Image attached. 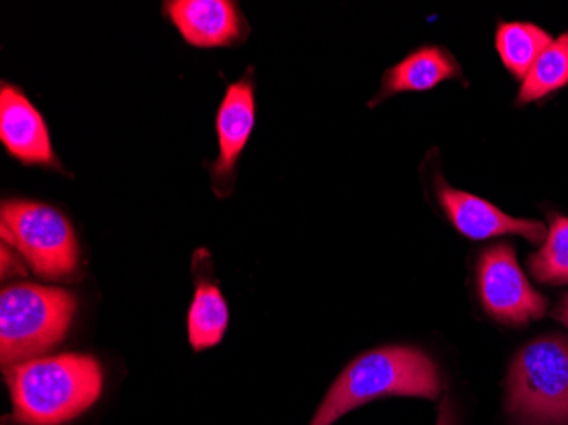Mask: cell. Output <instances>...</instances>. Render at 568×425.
Returning <instances> with one entry per match:
<instances>
[{
	"mask_svg": "<svg viewBox=\"0 0 568 425\" xmlns=\"http://www.w3.org/2000/svg\"><path fill=\"white\" fill-rule=\"evenodd\" d=\"M507 412L514 425H568V338L529 342L510 364Z\"/></svg>",
	"mask_w": 568,
	"mask_h": 425,
	"instance_id": "obj_4",
	"label": "cell"
},
{
	"mask_svg": "<svg viewBox=\"0 0 568 425\" xmlns=\"http://www.w3.org/2000/svg\"><path fill=\"white\" fill-rule=\"evenodd\" d=\"M0 235L41 280L70 281L79 270L81 249L75 232L57 208L6 200L0 208Z\"/></svg>",
	"mask_w": 568,
	"mask_h": 425,
	"instance_id": "obj_5",
	"label": "cell"
},
{
	"mask_svg": "<svg viewBox=\"0 0 568 425\" xmlns=\"http://www.w3.org/2000/svg\"><path fill=\"white\" fill-rule=\"evenodd\" d=\"M437 196L453 225L471 241H485L507 233L521 235L531 244H544L547 239L548 230L544 223L506 215L481 198L453 190L442 179L437 182Z\"/></svg>",
	"mask_w": 568,
	"mask_h": 425,
	"instance_id": "obj_10",
	"label": "cell"
},
{
	"mask_svg": "<svg viewBox=\"0 0 568 425\" xmlns=\"http://www.w3.org/2000/svg\"><path fill=\"white\" fill-rule=\"evenodd\" d=\"M436 425H456L455 411H453L452 402L446 398L439 408V417H437Z\"/></svg>",
	"mask_w": 568,
	"mask_h": 425,
	"instance_id": "obj_17",
	"label": "cell"
},
{
	"mask_svg": "<svg viewBox=\"0 0 568 425\" xmlns=\"http://www.w3.org/2000/svg\"><path fill=\"white\" fill-rule=\"evenodd\" d=\"M229 327V305L212 281L197 280L187 312V338L194 351L210 350L222 342Z\"/></svg>",
	"mask_w": 568,
	"mask_h": 425,
	"instance_id": "obj_12",
	"label": "cell"
},
{
	"mask_svg": "<svg viewBox=\"0 0 568 425\" xmlns=\"http://www.w3.org/2000/svg\"><path fill=\"white\" fill-rule=\"evenodd\" d=\"M12 418L21 425H62L98 402L104 373L95 357L65 353L4 370Z\"/></svg>",
	"mask_w": 568,
	"mask_h": 425,
	"instance_id": "obj_1",
	"label": "cell"
},
{
	"mask_svg": "<svg viewBox=\"0 0 568 425\" xmlns=\"http://www.w3.org/2000/svg\"><path fill=\"white\" fill-rule=\"evenodd\" d=\"M568 84V33L551 41L523 79L519 102H532Z\"/></svg>",
	"mask_w": 568,
	"mask_h": 425,
	"instance_id": "obj_14",
	"label": "cell"
},
{
	"mask_svg": "<svg viewBox=\"0 0 568 425\" xmlns=\"http://www.w3.org/2000/svg\"><path fill=\"white\" fill-rule=\"evenodd\" d=\"M557 318L565 327H568V295L561 300L560 306H558Z\"/></svg>",
	"mask_w": 568,
	"mask_h": 425,
	"instance_id": "obj_18",
	"label": "cell"
},
{
	"mask_svg": "<svg viewBox=\"0 0 568 425\" xmlns=\"http://www.w3.org/2000/svg\"><path fill=\"white\" fill-rule=\"evenodd\" d=\"M255 124V95L252 72L226 85L216 113L219 159L212 165V185L216 196H230L234 190L235 165L244 152Z\"/></svg>",
	"mask_w": 568,
	"mask_h": 425,
	"instance_id": "obj_7",
	"label": "cell"
},
{
	"mask_svg": "<svg viewBox=\"0 0 568 425\" xmlns=\"http://www.w3.org/2000/svg\"><path fill=\"white\" fill-rule=\"evenodd\" d=\"M551 37L547 31L529 22H506L497 30V51L504 65L525 79L532 63L551 44Z\"/></svg>",
	"mask_w": 568,
	"mask_h": 425,
	"instance_id": "obj_13",
	"label": "cell"
},
{
	"mask_svg": "<svg viewBox=\"0 0 568 425\" xmlns=\"http://www.w3.org/2000/svg\"><path fill=\"white\" fill-rule=\"evenodd\" d=\"M14 276H26L24 264L16 255L14 249L2 242V280Z\"/></svg>",
	"mask_w": 568,
	"mask_h": 425,
	"instance_id": "obj_16",
	"label": "cell"
},
{
	"mask_svg": "<svg viewBox=\"0 0 568 425\" xmlns=\"http://www.w3.org/2000/svg\"><path fill=\"white\" fill-rule=\"evenodd\" d=\"M442 388L439 371L423 351L404 345L369 351L337 376L310 425H332L354 408L385 396L436 401Z\"/></svg>",
	"mask_w": 568,
	"mask_h": 425,
	"instance_id": "obj_2",
	"label": "cell"
},
{
	"mask_svg": "<svg viewBox=\"0 0 568 425\" xmlns=\"http://www.w3.org/2000/svg\"><path fill=\"white\" fill-rule=\"evenodd\" d=\"M77 298L62 287L19 283L0 293V363L14 366L53 350L69 334Z\"/></svg>",
	"mask_w": 568,
	"mask_h": 425,
	"instance_id": "obj_3",
	"label": "cell"
},
{
	"mask_svg": "<svg viewBox=\"0 0 568 425\" xmlns=\"http://www.w3.org/2000/svg\"><path fill=\"white\" fill-rule=\"evenodd\" d=\"M532 276L545 284H568V219L550 215L544 245L529 257Z\"/></svg>",
	"mask_w": 568,
	"mask_h": 425,
	"instance_id": "obj_15",
	"label": "cell"
},
{
	"mask_svg": "<svg viewBox=\"0 0 568 425\" xmlns=\"http://www.w3.org/2000/svg\"><path fill=\"white\" fill-rule=\"evenodd\" d=\"M164 14L191 47H232L247 37L244 14L229 0H171Z\"/></svg>",
	"mask_w": 568,
	"mask_h": 425,
	"instance_id": "obj_9",
	"label": "cell"
},
{
	"mask_svg": "<svg viewBox=\"0 0 568 425\" xmlns=\"http://www.w3.org/2000/svg\"><path fill=\"white\" fill-rule=\"evenodd\" d=\"M0 142L21 164L62 169L40 111L8 82L0 89Z\"/></svg>",
	"mask_w": 568,
	"mask_h": 425,
	"instance_id": "obj_8",
	"label": "cell"
},
{
	"mask_svg": "<svg viewBox=\"0 0 568 425\" xmlns=\"http://www.w3.org/2000/svg\"><path fill=\"white\" fill-rule=\"evenodd\" d=\"M456 75H459V67L448 51L437 47L420 48L386 72L382 92L375 101L398 92L427 91Z\"/></svg>",
	"mask_w": 568,
	"mask_h": 425,
	"instance_id": "obj_11",
	"label": "cell"
},
{
	"mask_svg": "<svg viewBox=\"0 0 568 425\" xmlns=\"http://www.w3.org/2000/svg\"><path fill=\"white\" fill-rule=\"evenodd\" d=\"M478 290L488 315L503 324H528L547 313V298L529 284L509 244L493 245L481 254Z\"/></svg>",
	"mask_w": 568,
	"mask_h": 425,
	"instance_id": "obj_6",
	"label": "cell"
}]
</instances>
